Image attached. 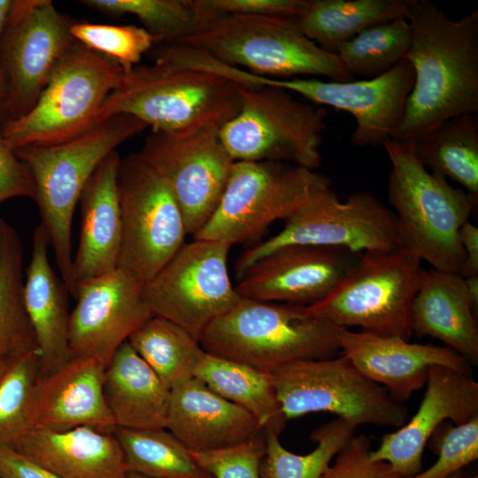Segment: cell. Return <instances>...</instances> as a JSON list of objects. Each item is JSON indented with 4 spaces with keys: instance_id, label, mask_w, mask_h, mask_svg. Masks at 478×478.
<instances>
[{
    "instance_id": "cell-10",
    "label": "cell",
    "mask_w": 478,
    "mask_h": 478,
    "mask_svg": "<svg viewBox=\"0 0 478 478\" xmlns=\"http://www.w3.org/2000/svg\"><path fill=\"white\" fill-rule=\"evenodd\" d=\"M329 185L328 176L289 163L235 161L215 211L194 239L231 246L247 241Z\"/></svg>"
},
{
    "instance_id": "cell-29",
    "label": "cell",
    "mask_w": 478,
    "mask_h": 478,
    "mask_svg": "<svg viewBox=\"0 0 478 478\" xmlns=\"http://www.w3.org/2000/svg\"><path fill=\"white\" fill-rule=\"evenodd\" d=\"M193 376L249 412L264 432H282L287 420L269 372L204 351Z\"/></svg>"
},
{
    "instance_id": "cell-47",
    "label": "cell",
    "mask_w": 478,
    "mask_h": 478,
    "mask_svg": "<svg viewBox=\"0 0 478 478\" xmlns=\"http://www.w3.org/2000/svg\"><path fill=\"white\" fill-rule=\"evenodd\" d=\"M466 294L470 303L477 313L478 311V275L464 277Z\"/></svg>"
},
{
    "instance_id": "cell-48",
    "label": "cell",
    "mask_w": 478,
    "mask_h": 478,
    "mask_svg": "<svg viewBox=\"0 0 478 478\" xmlns=\"http://www.w3.org/2000/svg\"><path fill=\"white\" fill-rule=\"evenodd\" d=\"M8 98V85L4 71L0 68V116L5 115Z\"/></svg>"
},
{
    "instance_id": "cell-13",
    "label": "cell",
    "mask_w": 478,
    "mask_h": 478,
    "mask_svg": "<svg viewBox=\"0 0 478 478\" xmlns=\"http://www.w3.org/2000/svg\"><path fill=\"white\" fill-rule=\"evenodd\" d=\"M121 243L117 268L143 284L185 243L181 208L167 183L138 152L120 158Z\"/></svg>"
},
{
    "instance_id": "cell-23",
    "label": "cell",
    "mask_w": 478,
    "mask_h": 478,
    "mask_svg": "<svg viewBox=\"0 0 478 478\" xmlns=\"http://www.w3.org/2000/svg\"><path fill=\"white\" fill-rule=\"evenodd\" d=\"M166 429L190 451L234 446L264 432L249 412L194 376L171 388Z\"/></svg>"
},
{
    "instance_id": "cell-16",
    "label": "cell",
    "mask_w": 478,
    "mask_h": 478,
    "mask_svg": "<svg viewBox=\"0 0 478 478\" xmlns=\"http://www.w3.org/2000/svg\"><path fill=\"white\" fill-rule=\"evenodd\" d=\"M69 25L50 0H12L0 42V68L8 85L6 120L35 104L73 40Z\"/></svg>"
},
{
    "instance_id": "cell-46",
    "label": "cell",
    "mask_w": 478,
    "mask_h": 478,
    "mask_svg": "<svg viewBox=\"0 0 478 478\" xmlns=\"http://www.w3.org/2000/svg\"><path fill=\"white\" fill-rule=\"evenodd\" d=\"M459 235L465 258L462 276L478 275V227L468 220L460 227Z\"/></svg>"
},
{
    "instance_id": "cell-35",
    "label": "cell",
    "mask_w": 478,
    "mask_h": 478,
    "mask_svg": "<svg viewBox=\"0 0 478 478\" xmlns=\"http://www.w3.org/2000/svg\"><path fill=\"white\" fill-rule=\"evenodd\" d=\"M357 426L343 418L323 424L312 435L317 446L310 453L286 450L278 434L264 432L266 452L260 465L261 478H321L330 462L355 435Z\"/></svg>"
},
{
    "instance_id": "cell-8",
    "label": "cell",
    "mask_w": 478,
    "mask_h": 478,
    "mask_svg": "<svg viewBox=\"0 0 478 478\" xmlns=\"http://www.w3.org/2000/svg\"><path fill=\"white\" fill-rule=\"evenodd\" d=\"M421 261L402 245L364 252L326 298L309 306L337 327L410 341Z\"/></svg>"
},
{
    "instance_id": "cell-30",
    "label": "cell",
    "mask_w": 478,
    "mask_h": 478,
    "mask_svg": "<svg viewBox=\"0 0 478 478\" xmlns=\"http://www.w3.org/2000/svg\"><path fill=\"white\" fill-rule=\"evenodd\" d=\"M410 0H305L296 23L321 49L335 53L362 31L407 17Z\"/></svg>"
},
{
    "instance_id": "cell-22",
    "label": "cell",
    "mask_w": 478,
    "mask_h": 478,
    "mask_svg": "<svg viewBox=\"0 0 478 478\" xmlns=\"http://www.w3.org/2000/svg\"><path fill=\"white\" fill-rule=\"evenodd\" d=\"M105 365L90 357H70L35 387L32 429L63 431L77 427L114 433L117 426L104 395Z\"/></svg>"
},
{
    "instance_id": "cell-1",
    "label": "cell",
    "mask_w": 478,
    "mask_h": 478,
    "mask_svg": "<svg viewBox=\"0 0 478 478\" xmlns=\"http://www.w3.org/2000/svg\"><path fill=\"white\" fill-rule=\"evenodd\" d=\"M405 59L414 82L394 140L412 143L439 123L478 112V10L459 20L428 0H410Z\"/></svg>"
},
{
    "instance_id": "cell-3",
    "label": "cell",
    "mask_w": 478,
    "mask_h": 478,
    "mask_svg": "<svg viewBox=\"0 0 478 478\" xmlns=\"http://www.w3.org/2000/svg\"><path fill=\"white\" fill-rule=\"evenodd\" d=\"M153 59L124 73L103 104L97 123L128 114L153 132H179L220 128L238 113L243 85L210 72Z\"/></svg>"
},
{
    "instance_id": "cell-7",
    "label": "cell",
    "mask_w": 478,
    "mask_h": 478,
    "mask_svg": "<svg viewBox=\"0 0 478 478\" xmlns=\"http://www.w3.org/2000/svg\"><path fill=\"white\" fill-rule=\"evenodd\" d=\"M124 70L112 59L73 39L57 61L35 104L5 120L0 135L14 150L56 144L89 130Z\"/></svg>"
},
{
    "instance_id": "cell-17",
    "label": "cell",
    "mask_w": 478,
    "mask_h": 478,
    "mask_svg": "<svg viewBox=\"0 0 478 478\" xmlns=\"http://www.w3.org/2000/svg\"><path fill=\"white\" fill-rule=\"evenodd\" d=\"M413 82V70L405 58L377 77L359 81L261 79L264 86L279 87L313 104L330 106L351 114L356 127L351 143L359 148L380 147L386 140L395 137Z\"/></svg>"
},
{
    "instance_id": "cell-28",
    "label": "cell",
    "mask_w": 478,
    "mask_h": 478,
    "mask_svg": "<svg viewBox=\"0 0 478 478\" xmlns=\"http://www.w3.org/2000/svg\"><path fill=\"white\" fill-rule=\"evenodd\" d=\"M103 387L117 428H166L170 389L127 341L105 366Z\"/></svg>"
},
{
    "instance_id": "cell-24",
    "label": "cell",
    "mask_w": 478,
    "mask_h": 478,
    "mask_svg": "<svg viewBox=\"0 0 478 478\" xmlns=\"http://www.w3.org/2000/svg\"><path fill=\"white\" fill-rule=\"evenodd\" d=\"M120 158L116 150L97 166L80 200L81 230L73 258L75 285L117 268L121 243V212L118 188Z\"/></svg>"
},
{
    "instance_id": "cell-25",
    "label": "cell",
    "mask_w": 478,
    "mask_h": 478,
    "mask_svg": "<svg viewBox=\"0 0 478 478\" xmlns=\"http://www.w3.org/2000/svg\"><path fill=\"white\" fill-rule=\"evenodd\" d=\"M59 478H125V456L114 433L89 427L31 429L16 450Z\"/></svg>"
},
{
    "instance_id": "cell-39",
    "label": "cell",
    "mask_w": 478,
    "mask_h": 478,
    "mask_svg": "<svg viewBox=\"0 0 478 478\" xmlns=\"http://www.w3.org/2000/svg\"><path fill=\"white\" fill-rule=\"evenodd\" d=\"M73 39L92 51L116 62L125 73L139 65L143 55L155 45L143 27L75 22L69 25Z\"/></svg>"
},
{
    "instance_id": "cell-4",
    "label": "cell",
    "mask_w": 478,
    "mask_h": 478,
    "mask_svg": "<svg viewBox=\"0 0 478 478\" xmlns=\"http://www.w3.org/2000/svg\"><path fill=\"white\" fill-rule=\"evenodd\" d=\"M342 329L309 305L241 297L204 331L199 343L208 353L269 372L337 356Z\"/></svg>"
},
{
    "instance_id": "cell-52",
    "label": "cell",
    "mask_w": 478,
    "mask_h": 478,
    "mask_svg": "<svg viewBox=\"0 0 478 478\" xmlns=\"http://www.w3.org/2000/svg\"><path fill=\"white\" fill-rule=\"evenodd\" d=\"M125 478H150L147 476H143L135 473L128 472Z\"/></svg>"
},
{
    "instance_id": "cell-15",
    "label": "cell",
    "mask_w": 478,
    "mask_h": 478,
    "mask_svg": "<svg viewBox=\"0 0 478 478\" xmlns=\"http://www.w3.org/2000/svg\"><path fill=\"white\" fill-rule=\"evenodd\" d=\"M219 129L152 131L138 152L169 186L192 235L215 211L235 162Z\"/></svg>"
},
{
    "instance_id": "cell-12",
    "label": "cell",
    "mask_w": 478,
    "mask_h": 478,
    "mask_svg": "<svg viewBox=\"0 0 478 478\" xmlns=\"http://www.w3.org/2000/svg\"><path fill=\"white\" fill-rule=\"evenodd\" d=\"M285 220L279 233L239 257L237 278L258 258L288 244L337 247L358 255L400 246L396 215L367 191L342 201L331 185L327 186Z\"/></svg>"
},
{
    "instance_id": "cell-50",
    "label": "cell",
    "mask_w": 478,
    "mask_h": 478,
    "mask_svg": "<svg viewBox=\"0 0 478 478\" xmlns=\"http://www.w3.org/2000/svg\"><path fill=\"white\" fill-rule=\"evenodd\" d=\"M19 358L4 359L0 361V381L5 376Z\"/></svg>"
},
{
    "instance_id": "cell-38",
    "label": "cell",
    "mask_w": 478,
    "mask_h": 478,
    "mask_svg": "<svg viewBox=\"0 0 478 478\" xmlns=\"http://www.w3.org/2000/svg\"><path fill=\"white\" fill-rule=\"evenodd\" d=\"M40 352L19 358L0 381V447L17 450L32 429L35 387Z\"/></svg>"
},
{
    "instance_id": "cell-9",
    "label": "cell",
    "mask_w": 478,
    "mask_h": 478,
    "mask_svg": "<svg viewBox=\"0 0 478 478\" xmlns=\"http://www.w3.org/2000/svg\"><path fill=\"white\" fill-rule=\"evenodd\" d=\"M238 113L219 129L234 161H278L314 171L327 128V111L274 86L240 89Z\"/></svg>"
},
{
    "instance_id": "cell-19",
    "label": "cell",
    "mask_w": 478,
    "mask_h": 478,
    "mask_svg": "<svg viewBox=\"0 0 478 478\" xmlns=\"http://www.w3.org/2000/svg\"><path fill=\"white\" fill-rule=\"evenodd\" d=\"M358 257L337 247L284 245L251 264L235 289L245 298L312 305L332 292Z\"/></svg>"
},
{
    "instance_id": "cell-33",
    "label": "cell",
    "mask_w": 478,
    "mask_h": 478,
    "mask_svg": "<svg viewBox=\"0 0 478 478\" xmlns=\"http://www.w3.org/2000/svg\"><path fill=\"white\" fill-rule=\"evenodd\" d=\"M127 342L170 389L193 377L204 352L199 341L187 330L157 315L135 330Z\"/></svg>"
},
{
    "instance_id": "cell-36",
    "label": "cell",
    "mask_w": 478,
    "mask_h": 478,
    "mask_svg": "<svg viewBox=\"0 0 478 478\" xmlns=\"http://www.w3.org/2000/svg\"><path fill=\"white\" fill-rule=\"evenodd\" d=\"M412 38L405 18L373 26L341 45L335 52L347 72L365 79L377 77L405 58Z\"/></svg>"
},
{
    "instance_id": "cell-49",
    "label": "cell",
    "mask_w": 478,
    "mask_h": 478,
    "mask_svg": "<svg viewBox=\"0 0 478 478\" xmlns=\"http://www.w3.org/2000/svg\"><path fill=\"white\" fill-rule=\"evenodd\" d=\"M12 0H0V42L7 23Z\"/></svg>"
},
{
    "instance_id": "cell-32",
    "label": "cell",
    "mask_w": 478,
    "mask_h": 478,
    "mask_svg": "<svg viewBox=\"0 0 478 478\" xmlns=\"http://www.w3.org/2000/svg\"><path fill=\"white\" fill-rule=\"evenodd\" d=\"M23 289L21 240L17 230L0 218V361L39 351Z\"/></svg>"
},
{
    "instance_id": "cell-26",
    "label": "cell",
    "mask_w": 478,
    "mask_h": 478,
    "mask_svg": "<svg viewBox=\"0 0 478 478\" xmlns=\"http://www.w3.org/2000/svg\"><path fill=\"white\" fill-rule=\"evenodd\" d=\"M49 239L39 224L34 232L32 253L24 281V303L40 352L39 376L70 358L68 343L69 291L52 270Z\"/></svg>"
},
{
    "instance_id": "cell-18",
    "label": "cell",
    "mask_w": 478,
    "mask_h": 478,
    "mask_svg": "<svg viewBox=\"0 0 478 478\" xmlns=\"http://www.w3.org/2000/svg\"><path fill=\"white\" fill-rule=\"evenodd\" d=\"M143 285L120 268L77 283L68 326L71 357H90L106 366L117 349L153 315L143 297Z\"/></svg>"
},
{
    "instance_id": "cell-6",
    "label": "cell",
    "mask_w": 478,
    "mask_h": 478,
    "mask_svg": "<svg viewBox=\"0 0 478 478\" xmlns=\"http://www.w3.org/2000/svg\"><path fill=\"white\" fill-rule=\"evenodd\" d=\"M174 42L264 77L313 75L334 81L354 80L335 53L321 49L302 33L294 17L220 16Z\"/></svg>"
},
{
    "instance_id": "cell-43",
    "label": "cell",
    "mask_w": 478,
    "mask_h": 478,
    "mask_svg": "<svg viewBox=\"0 0 478 478\" xmlns=\"http://www.w3.org/2000/svg\"><path fill=\"white\" fill-rule=\"evenodd\" d=\"M304 2L305 0H200L211 21L226 15L295 17L303 7Z\"/></svg>"
},
{
    "instance_id": "cell-31",
    "label": "cell",
    "mask_w": 478,
    "mask_h": 478,
    "mask_svg": "<svg viewBox=\"0 0 478 478\" xmlns=\"http://www.w3.org/2000/svg\"><path fill=\"white\" fill-rule=\"evenodd\" d=\"M411 143L427 169L459 184L478 204L477 114L450 118Z\"/></svg>"
},
{
    "instance_id": "cell-41",
    "label": "cell",
    "mask_w": 478,
    "mask_h": 478,
    "mask_svg": "<svg viewBox=\"0 0 478 478\" xmlns=\"http://www.w3.org/2000/svg\"><path fill=\"white\" fill-rule=\"evenodd\" d=\"M478 458V416L449 426L438 445V459L428 469L410 478H447Z\"/></svg>"
},
{
    "instance_id": "cell-42",
    "label": "cell",
    "mask_w": 478,
    "mask_h": 478,
    "mask_svg": "<svg viewBox=\"0 0 478 478\" xmlns=\"http://www.w3.org/2000/svg\"><path fill=\"white\" fill-rule=\"evenodd\" d=\"M371 451L369 437L354 435L321 478H400L388 463L373 460Z\"/></svg>"
},
{
    "instance_id": "cell-37",
    "label": "cell",
    "mask_w": 478,
    "mask_h": 478,
    "mask_svg": "<svg viewBox=\"0 0 478 478\" xmlns=\"http://www.w3.org/2000/svg\"><path fill=\"white\" fill-rule=\"evenodd\" d=\"M102 12L135 16L155 45L181 40L206 24L198 0H84Z\"/></svg>"
},
{
    "instance_id": "cell-5",
    "label": "cell",
    "mask_w": 478,
    "mask_h": 478,
    "mask_svg": "<svg viewBox=\"0 0 478 478\" xmlns=\"http://www.w3.org/2000/svg\"><path fill=\"white\" fill-rule=\"evenodd\" d=\"M382 147L390 163L388 200L400 245L414 251L432 268L462 276L459 229L478 204L464 189L427 169L411 143L389 139Z\"/></svg>"
},
{
    "instance_id": "cell-51",
    "label": "cell",
    "mask_w": 478,
    "mask_h": 478,
    "mask_svg": "<svg viewBox=\"0 0 478 478\" xmlns=\"http://www.w3.org/2000/svg\"><path fill=\"white\" fill-rule=\"evenodd\" d=\"M447 478H466L464 469L459 470L451 475L448 476Z\"/></svg>"
},
{
    "instance_id": "cell-11",
    "label": "cell",
    "mask_w": 478,
    "mask_h": 478,
    "mask_svg": "<svg viewBox=\"0 0 478 478\" xmlns=\"http://www.w3.org/2000/svg\"><path fill=\"white\" fill-rule=\"evenodd\" d=\"M269 374L286 420L331 412L356 426L400 428L408 410L341 354L276 367Z\"/></svg>"
},
{
    "instance_id": "cell-21",
    "label": "cell",
    "mask_w": 478,
    "mask_h": 478,
    "mask_svg": "<svg viewBox=\"0 0 478 478\" xmlns=\"http://www.w3.org/2000/svg\"><path fill=\"white\" fill-rule=\"evenodd\" d=\"M340 353L400 403L426 385L428 370L433 366L473 376V366L450 348L410 343L398 336L343 328Z\"/></svg>"
},
{
    "instance_id": "cell-44",
    "label": "cell",
    "mask_w": 478,
    "mask_h": 478,
    "mask_svg": "<svg viewBox=\"0 0 478 478\" xmlns=\"http://www.w3.org/2000/svg\"><path fill=\"white\" fill-rule=\"evenodd\" d=\"M35 201V186L28 167L0 135V204L13 197Z\"/></svg>"
},
{
    "instance_id": "cell-40",
    "label": "cell",
    "mask_w": 478,
    "mask_h": 478,
    "mask_svg": "<svg viewBox=\"0 0 478 478\" xmlns=\"http://www.w3.org/2000/svg\"><path fill=\"white\" fill-rule=\"evenodd\" d=\"M194 460L213 478H261L266 452L264 432L242 443L205 451H190Z\"/></svg>"
},
{
    "instance_id": "cell-34",
    "label": "cell",
    "mask_w": 478,
    "mask_h": 478,
    "mask_svg": "<svg viewBox=\"0 0 478 478\" xmlns=\"http://www.w3.org/2000/svg\"><path fill=\"white\" fill-rule=\"evenodd\" d=\"M114 434L128 472L150 478H213L166 428H117Z\"/></svg>"
},
{
    "instance_id": "cell-27",
    "label": "cell",
    "mask_w": 478,
    "mask_h": 478,
    "mask_svg": "<svg viewBox=\"0 0 478 478\" xmlns=\"http://www.w3.org/2000/svg\"><path fill=\"white\" fill-rule=\"evenodd\" d=\"M476 317L463 276L422 269L412 307L413 334L436 338L473 366H477Z\"/></svg>"
},
{
    "instance_id": "cell-45",
    "label": "cell",
    "mask_w": 478,
    "mask_h": 478,
    "mask_svg": "<svg viewBox=\"0 0 478 478\" xmlns=\"http://www.w3.org/2000/svg\"><path fill=\"white\" fill-rule=\"evenodd\" d=\"M0 478H59L18 451L0 447Z\"/></svg>"
},
{
    "instance_id": "cell-2",
    "label": "cell",
    "mask_w": 478,
    "mask_h": 478,
    "mask_svg": "<svg viewBox=\"0 0 478 478\" xmlns=\"http://www.w3.org/2000/svg\"><path fill=\"white\" fill-rule=\"evenodd\" d=\"M146 127L132 115L118 114L65 142L15 150L33 176L40 224L53 250L61 279L73 297L72 223L81 195L100 163Z\"/></svg>"
},
{
    "instance_id": "cell-20",
    "label": "cell",
    "mask_w": 478,
    "mask_h": 478,
    "mask_svg": "<svg viewBox=\"0 0 478 478\" xmlns=\"http://www.w3.org/2000/svg\"><path fill=\"white\" fill-rule=\"evenodd\" d=\"M425 386L419 409L409 422L383 436L370 453L373 460L388 463L400 478L421 472L424 448L443 420L461 425L478 416V383L473 376L433 366Z\"/></svg>"
},
{
    "instance_id": "cell-14",
    "label": "cell",
    "mask_w": 478,
    "mask_h": 478,
    "mask_svg": "<svg viewBox=\"0 0 478 478\" xmlns=\"http://www.w3.org/2000/svg\"><path fill=\"white\" fill-rule=\"evenodd\" d=\"M230 248L212 240L185 243L143 285L151 313L179 325L199 341L204 331L242 297L228 275Z\"/></svg>"
}]
</instances>
